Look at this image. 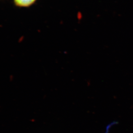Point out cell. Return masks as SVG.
<instances>
[{"label":"cell","instance_id":"6da1fadb","mask_svg":"<svg viewBox=\"0 0 133 133\" xmlns=\"http://www.w3.org/2000/svg\"><path fill=\"white\" fill-rule=\"evenodd\" d=\"M37 0H13L14 5L20 8H29L32 6Z\"/></svg>","mask_w":133,"mask_h":133}]
</instances>
